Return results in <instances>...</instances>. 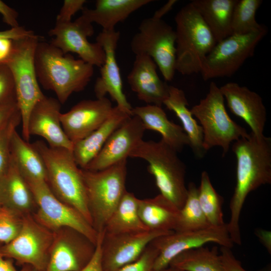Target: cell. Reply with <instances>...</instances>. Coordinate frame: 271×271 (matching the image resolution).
<instances>
[{
  "label": "cell",
  "instance_id": "cell-21",
  "mask_svg": "<svg viewBox=\"0 0 271 271\" xmlns=\"http://www.w3.org/2000/svg\"><path fill=\"white\" fill-rule=\"evenodd\" d=\"M220 89L230 111L242 118L257 137L263 136L266 111L262 98L256 92L236 82L226 83Z\"/></svg>",
  "mask_w": 271,
  "mask_h": 271
},
{
  "label": "cell",
  "instance_id": "cell-35",
  "mask_svg": "<svg viewBox=\"0 0 271 271\" xmlns=\"http://www.w3.org/2000/svg\"><path fill=\"white\" fill-rule=\"evenodd\" d=\"M262 3L261 0H238L232 15V35H245L258 32L265 27L257 23L256 12Z\"/></svg>",
  "mask_w": 271,
  "mask_h": 271
},
{
  "label": "cell",
  "instance_id": "cell-26",
  "mask_svg": "<svg viewBox=\"0 0 271 271\" xmlns=\"http://www.w3.org/2000/svg\"><path fill=\"white\" fill-rule=\"evenodd\" d=\"M151 0H97L95 8L85 9L81 16L92 24L95 23L102 28L103 31L115 30V26L125 21L130 15Z\"/></svg>",
  "mask_w": 271,
  "mask_h": 271
},
{
  "label": "cell",
  "instance_id": "cell-32",
  "mask_svg": "<svg viewBox=\"0 0 271 271\" xmlns=\"http://www.w3.org/2000/svg\"><path fill=\"white\" fill-rule=\"evenodd\" d=\"M169 266L183 271H224L216 246L211 249L201 246L183 252Z\"/></svg>",
  "mask_w": 271,
  "mask_h": 271
},
{
  "label": "cell",
  "instance_id": "cell-6",
  "mask_svg": "<svg viewBox=\"0 0 271 271\" xmlns=\"http://www.w3.org/2000/svg\"><path fill=\"white\" fill-rule=\"evenodd\" d=\"M40 38L34 34L13 40L8 57L1 63L10 70L15 82L17 103L21 113L22 137L29 142L28 121L35 105L45 96L37 79L35 54Z\"/></svg>",
  "mask_w": 271,
  "mask_h": 271
},
{
  "label": "cell",
  "instance_id": "cell-23",
  "mask_svg": "<svg viewBox=\"0 0 271 271\" xmlns=\"http://www.w3.org/2000/svg\"><path fill=\"white\" fill-rule=\"evenodd\" d=\"M0 205L22 217L33 214L36 209L29 185L12 157L9 168L0 180Z\"/></svg>",
  "mask_w": 271,
  "mask_h": 271
},
{
  "label": "cell",
  "instance_id": "cell-19",
  "mask_svg": "<svg viewBox=\"0 0 271 271\" xmlns=\"http://www.w3.org/2000/svg\"><path fill=\"white\" fill-rule=\"evenodd\" d=\"M113 106L106 97L83 100L60 114L62 127L73 145L99 127L110 114Z\"/></svg>",
  "mask_w": 271,
  "mask_h": 271
},
{
  "label": "cell",
  "instance_id": "cell-7",
  "mask_svg": "<svg viewBox=\"0 0 271 271\" xmlns=\"http://www.w3.org/2000/svg\"><path fill=\"white\" fill-rule=\"evenodd\" d=\"M81 172L92 225L102 233L126 191L127 159L101 170Z\"/></svg>",
  "mask_w": 271,
  "mask_h": 271
},
{
  "label": "cell",
  "instance_id": "cell-18",
  "mask_svg": "<svg viewBox=\"0 0 271 271\" xmlns=\"http://www.w3.org/2000/svg\"><path fill=\"white\" fill-rule=\"evenodd\" d=\"M145 130L137 116H129L113 132L97 155L83 169L99 171L127 159L143 140Z\"/></svg>",
  "mask_w": 271,
  "mask_h": 271
},
{
  "label": "cell",
  "instance_id": "cell-28",
  "mask_svg": "<svg viewBox=\"0 0 271 271\" xmlns=\"http://www.w3.org/2000/svg\"><path fill=\"white\" fill-rule=\"evenodd\" d=\"M163 104L174 112L181 121L194 155L199 158H203L206 153L203 146V130L188 108V102L184 92L176 87L169 86V95Z\"/></svg>",
  "mask_w": 271,
  "mask_h": 271
},
{
  "label": "cell",
  "instance_id": "cell-30",
  "mask_svg": "<svg viewBox=\"0 0 271 271\" xmlns=\"http://www.w3.org/2000/svg\"><path fill=\"white\" fill-rule=\"evenodd\" d=\"M11 157L27 181H46L44 161L32 144L26 141L15 130L11 141Z\"/></svg>",
  "mask_w": 271,
  "mask_h": 271
},
{
  "label": "cell",
  "instance_id": "cell-8",
  "mask_svg": "<svg viewBox=\"0 0 271 271\" xmlns=\"http://www.w3.org/2000/svg\"><path fill=\"white\" fill-rule=\"evenodd\" d=\"M190 110L201 124L203 146L206 152L218 146L222 149L224 157L231 143L249 134L244 128L230 117L220 87L214 82L210 83L206 96Z\"/></svg>",
  "mask_w": 271,
  "mask_h": 271
},
{
  "label": "cell",
  "instance_id": "cell-51",
  "mask_svg": "<svg viewBox=\"0 0 271 271\" xmlns=\"http://www.w3.org/2000/svg\"><path fill=\"white\" fill-rule=\"evenodd\" d=\"M31 271H43V270H37V269L33 268Z\"/></svg>",
  "mask_w": 271,
  "mask_h": 271
},
{
  "label": "cell",
  "instance_id": "cell-9",
  "mask_svg": "<svg viewBox=\"0 0 271 271\" xmlns=\"http://www.w3.org/2000/svg\"><path fill=\"white\" fill-rule=\"evenodd\" d=\"M135 54H144L155 62L167 81L173 80L176 71V33L162 19H144L130 44Z\"/></svg>",
  "mask_w": 271,
  "mask_h": 271
},
{
  "label": "cell",
  "instance_id": "cell-38",
  "mask_svg": "<svg viewBox=\"0 0 271 271\" xmlns=\"http://www.w3.org/2000/svg\"><path fill=\"white\" fill-rule=\"evenodd\" d=\"M158 254V249L151 242L138 259L122 267L118 271H155L154 264Z\"/></svg>",
  "mask_w": 271,
  "mask_h": 271
},
{
  "label": "cell",
  "instance_id": "cell-29",
  "mask_svg": "<svg viewBox=\"0 0 271 271\" xmlns=\"http://www.w3.org/2000/svg\"><path fill=\"white\" fill-rule=\"evenodd\" d=\"M237 1L193 0L190 3L199 13L217 43L232 35V15Z\"/></svg>",
  "mask_w": 271,
  "mask_h": 271
},
{
  "label": "cell",
  "instance_id": "cell-40",
  "mask_svg": "<svg viewBox=\"0 0 271 271\" xmlns=\"http://www.w3.org/2000/svg\"><path fill=\"white\" fill-rule=\"evenodd\" d=\"M85 0H65L57 16L56 22L71 21V18L77 12L84 9Z\"/></svg>",
  "mask_w": 271,
  "mask_h": 271
},
{
  "label": "cell",
  "instance_id": "cell-31",
  "mask_svg": "<svg viewBox=\"0 0 271 271\" xmlns=\"http://www.w3.org/2000/svg\"><path fill=\"white\" fill-rule=\"evenodd\" d=\"M138 201L139 198L132 193L126 191L106 224L103 233L115 234L149 230L139 216Z\"/></svg>",
  "mask_w": 271,
  "mask_h": 271
},
{
  "label": "cell",
  "instance_id": "cell-17",
  "mask_svg": "<svg viewBox=\"0 0 271 271\" xmlns=\"http://www.w3.org/2000/svg\"><path fill=\"white\" fill-rule=\"evenodd\" d=\"M120 32L102 31L96 38L105 53V61L100 67V75L96 79L94 92L96 98L108 94L116 103V106L132 115V106L123 91L120 69L116 58V49Z\"/></svg>",
  "mask_w": 271,
  "mask_h": 271
},
{
  "label": "cell",
  "instance_id": "cell-16",
  "mask_svg": "<svg viewBox=\"0 0 271 271\" xmlns=\"http://www.w3.org/2000/svg\"><path fill=\"white\" fill-rule=\"evenodd\" d=\"M173 231L147 230L142 232L106 234L101 242V264L103 271H118L138 259L155 238Z\"/></svg>",
  "mask_w": 271,
  "mask_h": 271
},
{
  "label": "cell",
  "instance_id": "cell-13",
  "mask_svg": "<svg viewBox=\"0 0 271 271\" xmlns=\"http://www.w3.org/2000/svg\"><path fill=\"white\" fill-rule=\"evenodd\" d=\"M209 242L229 248L233 246L227 224L195 231H173L155 238L152 243L158 249L159 254L155 262V270L160 271L169 266L171 261L181 253Z\"/></svg>",
  "mask_w": 271,
  "mask_h": 271
},
{
  "label": "cell",
  "instance_id": "cell-27",
  "mask_svg": "<svg viewBox=\"0 0 271 271\" xmlns=\"http://www.w3.org/2000/svg\"><path fill=\"white\" fill-rule=\"evenodd\" d=\"M179 211L175 205L160 194L151 198L139 199V215L149 230L174 231Z\"/></svg>",
  "mask_w": 271,
  "mask_h": 271
},
{
  "label": "cell",
  "instance_id": "cell-15",
  "mask_svg": "<svg viewBox=\"0 0 271 271\" xmlns=\"http://www.w3.org/2000/svg\"><path fill=\"white\" fill-rule=\"evenodd\" d=\"M93 33L92 24L81 15L73 22H56L48 35L53 37L50 43L64 53H75L86 63L101 67L105 61V53L99 44L88 40Z\"/></svg>",
  "mask_w": 271,
  "mask_h": 271
},
{
  "label": "cell",
  "instance_id": "cell-25",
  "mask_svg": "<svg viewBox=\"0 0 271 271\" xmlns=\"http://www.w3.org/2000/svg\"><path fill=\"white\" fill-rule=\"evenodd\" d=\"M130 116L116 105L113 106L109 116L99 127L74 144L72 153L79 168L86 167L99 153L113 132Z\"/></svg>",
  "mask_w": 271,
  "mask_h": 271
},
{
  "label": "cell",
  "instance_id": "cell-36",
  "mask_svg": "<svg viewBox=\"0 0 271 271\" xmlns=\"http://www.w3.org/2000/svg\"><path fill=\"white\" fill-rule=\"evenodd\" d=\"M21 121V115L19 109L0 129V180L9 168L11 160L12 136Z\"/></svg>",
  "mask_w": 271,
  "mask_h": 271
},
{
  "label": "cell",
  "instance_id": "cell-41",
  "mask_svg": "<svg viewBox=\"0 0 271 271\" xmlns=\"http://www.w3.org/2000/svg\"><path fill=\"white\" fill-rule=\"evenodd\" d=\"M220 255L224 271H247L235 258L231 248L221 246Z\"/></svg>",
  "mask_w": 271,
  "mask_h": 271
},
{
  "label": "cell",
  "instance_id": "cell-22",
  "mask_svg": "<svg viewBox=\"0 0 271 271\" xmlns=\"http://www.w3.org/2000/svg\"><path fill=\"white\" fill-rule=\"evenodd\" d=\"M157 66L146 55H136L133 66L127 77V82L138 98L147 104L162 107L169 95L168 85L159 77Z\"/></svg>",
  "mask_w": 271,
  "mask_h": 271
},
{
  "label": "cell",
  "instance_id": "cell-46",
  "mask_svg": "<svg viewBox=\"0 0 271 271\" xmlns=\"http://www.w3.org/2000/svg\"><path fill=\"white\" fill-rule=\"evenodd\" d=\"M0 243V271H31L33 268L30 265H23L20 269H18L14 265L13 260L5 257L1 251L2 245Z\"/></svg>",
  "mask_w": 271,
  "mask_h": 271
},
{
  "label": "cell",
  "instance_id": "cell-20",
  "mask_svg": "<svg viewBox=\"0 0 271 271\" xmlns=\"http://www.w3.org/2000/svg\"><path fill=\"white\" fill-rule=\"evenodd\" d=\"M61 104L57 98L45 96L32 108L28 121V133L44 139L51 148L72 150L73 143L62 127Z\"/></svg>",
  "mask_w": 271,
  "mask_h": 271
},
{
  "label": "cell",
  "instance_id": "cell-10",
  "mask_svg": "<svg viewBox=\"0 0 271 271\" xmlns=\"http://www.w3.org/2000/svg\"><path fill=\"white\" fill-rule=\"evenodd\" d=\"M27 182L36 203L32 215L39 223L52 232L63 227L72 228L96 244L98 233L93 226L78 211L57 198L46 181Z\"/></svg>",
  "mask_w": 271,
  "mask_h": 271
},
{
  "label": "cell",
  "instance_id": "cell-3",
  "mask_svg": "<svg viewBox=\"0 0 271 271\" xmlns=\"http://www.w3.org/2000/svg\"><path fill=\"white\" fill-rule=\"evenodd\" d=\"M32 145L44 161L47 183L52 193L78 211L92 225L81 169L76 164L72 151L51 148L42 141Z\"/></svg>",
  "mask_w": 271,
  "mask_h": 271
},
{
  "label": "cell",
  "instance_id": "cell-50",
  "mask_svg": "<svg viewBox=\"0 0 271 271\" xmlns=\"http://www.w3.org/2000/svg\"><path fill=\"white\" fill-rule=\"evenodd\" d=\"M160 271H183L180 269H179L177 268L172 267V266H168V267L163 269L162 270H161Z\"/></svg>",
  "mask_w": 271,
  "mask_h": 271
},
{
  "label": "cell",
  "instance_id": "cell-37",
  "mask_svg": "<svg viewBox=\"0 0 271 271\" xmlns=\"http://www.w3.org/2000/svg\"><path fill=\"white\" fill-rule=\"evenodd\" d=\"M23 218L0 205V243H8L19 233Z\"/></svg>",
  "mask_w": 271,
  "mask_h": 271
},
{
  "label": "cell",
  "instance_id": "cell-5",
  "mask_svg": "<svg viewBox=\"0 0 271 271\" xmlns=\"http://www.w3.org/2000/svg\"><path fill=\"white\" fill-rule=\"evenodd\" d=\"M176 71L181 74L200 72L205 57L217 42L201 16L191 3L175 17Z\"/></svg>",
  "mask_w": 271,
  "mask_h": 271
},
{
  "label": "cell",
  "instance_id": "cell-14",
  "mask_svg": "<svg viewBox=\"0 0 271 271\" xmlns=\"http://www.w3.org/2000/svg\"><path fill=\"white\" fill-rule=\"evenodd\" d=\"M53 232L45 271H80L84 268L92 259L96 244L71 228Z\"/></svg>",
  "mask_w": 271,
  "mask_h": 271
},
{
  "label": "cell",
  "instance_id": "cell-4",
  "mask_svg": "<svg viewBox=\"0 0 271 271\" xmlns=\"http://www.w3.org/2000/svg\"><path fill=\"white\" fill-rule=\"evenodd\" d=\"M177 153L162 140H143L129 157L141 159L148 163V171L154 177L160 194L180 210L187 196L186 167Z\"/></svg>",
  "mask_w": 271,
  "mask_h": 271
},
{
  "label": "cell",
  "instance_id": "cell-47",
  "mask_svg": "<svg viewBox=\"0 0 271 271\" xmlns=\"http://www.w3.org/2000/svg\"><path fill=\"white\" fill-rule=\"evenodd\" d=\"M13 41L10 39L0 38V63L8 56L12 47Z\"/></svg>",
  "mask_w": 271,
  "mask_h": 271
},
{
  "label": "cell",
  "instance_id": "cell-12",
  "mask_svg": "<svg viewBox=\"0 0 271 271\" xmlns=\"http://www.w3.org/2000/svg\"><path fill=\"white\" fill-rule=\"evenodd\" d=\"M53 232L43 227L32 214L23 218L22 228L17 236L2 245L1 251L6 258L15 260L20 265L45 271Z\"/></svg>",
  "mask_w": 271,
  "mask_h": 271
},
{
  "label": "cell",
  "instance_id": "cell-42",
  "mask_svg": "<svg viewBox=\"0 0 271 271\" xmlns=\"http://www.w3.org/2000/svg\"><path fill=\"white\" fill-rule=\"evenodd\" d=\"M0 14L2 15L4 22L10 26L11 28L20 26L18 21V12L1 0Z\"/></svg>",
  "mask_w": 271,
  "mask_h": 271
},
{
  "label": "cell",
  "instance_id": "cell-39",
  "mask_svg": "<svg viewBox=\"0 0 271 271\" xmlns=\"http://www.w3.org/2000/svg\"><path fill=\"white\" fill-rule=\"evenodd\" d=\"M17 101L14 80L8 67L0 64V104Z\"/></svg>",
  "mask_w": 271,
  "mask_h": 271
},
{
  "label": "cell",
  "instance_id": "cell-34",
  "mask_svg": "<svg viewBox=\"0 0 271 271\" xmlns=\"http://www.w3.org/2000/svg\"><path fill=\"white\" fill-rule=\"evenodd\" d=\"M198 188L199 204L210 225L214 227L224 225L222 212L223 199L213 187L205 171L201 173L200 184Z\"/></svg>",
  "mask_w": 271,
  "mask_h": 271
},
{
  "label": "cell",
  "instance_id": "cell-45",
  "mask_svg": "<svg viewBox=\"0 0 271 271\" xmlns=\"http://www.w3.org/2000/svg\"><path fill=\"white\" fill-rule=\"evenodd\" d=\"M19 109L17 101L0 104V129Z\"/></svg>",
  "mask_w": 271,
  "mask_h": 271
},
{
  "label": "cell",
  "instance_id": "cell-2",
  "mask_svg": "<svg viewBox=\"0 0 271 271\" xmlns=\"http://www.w3.org/2000/svg\"><path fill=\"white\" fill-rule=\"evenodd\" d=\"M35 66L39 83L54 92L61 104L73 93L83 90L94 73L91 65L43 41L36 47Z\"/></svg>",
  "mask_w": 271,
  "mask_h": 271
},
{
  "label": "cell",
  "instance_id": "cell-24",
  "mask_svg": "<svg viewBox=\"0 0 271 271\" xmlns=\"http://www.w3.org/2000/svg\"><path fill=\"white\" fill-rule=\"evenodd\" d=\"M131 113L141 120L146 130L159 132L161 140L178 153L185 146H189L182 127L170 120L162 107L152 104L136 106L132 107Z\"/></svg>",
  "mask_w": 271,
  "mask_h": 271
},
{
  "label": "cell",
  "instance_id": "cell-43",
  "mask_svg": "<svg viewBox=\"0 0 271 271\" xmlns=\"http://www.w3.org/2000/svg\"><path fill=\"white\" fill-rule=\"evenodd\" d=\"M103 232L98 233L95 253L88 264L80 271H103L101 264V242Z\"/></svg>",
  "mask_w": 271,
  "mask_h": 271
},
{
  "label": "cell",
  "instance_id": "cell-33",
  "mask_svg": "<svg viewBox=\"0 0 271 271\" xmlns=\"http://www.w3.org/2000/svg\"><path fill=\"white\" fill-rule=\"evenodd\" d=\"M210 226L199 204L198 188L194 182L187 186V196L183 207L180 210L174 231H195Z\"/></svg>",
  "mask_w": 271,
  "mask_h": 271
},
{
  "label": "cell",
  "instance_id": "cell-44",
  "mask_svg": "<svg viewBox=\"0 0 271 271\" xmlns=\"http://www.w3.org/2000/svg\"><path fill=\"white\" fill-rule=\"evenodd\" d=\"M35 33L30 30L19 26L16 28H12L9 30L0 31V38H5L12 40H16L29 36H32Z\"/></svg>",
  "mask_w": 271,
  "mask_h": 271
},
{
  "label": "cell",
  "instance_id": "cell-1",
  "mask_svg": "<svg viewBox=\"0 0 271 271\" xmlns=\"http://www.w3.org/2000/svg\"><path fill=\"white\" fill-rule=\"evenodd\" d=\"M236 158V185L230 200V219L227 230L233 243L241 244L239 225L241 210L248 195L260 186L271 183V139L251 132L234 141Z\"/></svg>",
  "mask_w": 271,
  "mask_h": 271
},
{
  "label": "cell",
  "instance_id": "cell-11",
  "mask_svg": "<svg viewBox=\"0 0 271 271\" xmlns=\"http://www.w3.org/2000/svg\"><path fill=\"white\" fill-rule=\"evenodd\" d=\"M266 27L245 35H231L217 42L203 62L200 72L204 80L230 77L252 56L259 42L266 35Z\"/></svg>",
  "mask_w": 271,
  "mask_h": 271
},
{
  "label": "cell",
  "instance_id": "cell-49",
  "mask_svg": "<svg viewBox=\"0 0 271 271\" xmlns=\"http://www.w3.org/2000/svg\"><path fill=\"white\" fill-rule=\"evenodd\" d=\"M177 2L176 0H170L159 10H157L153 17L162 19V18L168 13L173 8L174 5Z\"/></svg>",
  "mask_w": 271,
  "mask_h": 271
},
{
  "label": "cell",
  "instance_id": "cell-48",
  "mask_svg": "<svg viewBox=\"0 0 271 271\" xmlns=\"http://www.w3.org/2000/svg\"><path fill=\"white\" fill-rule=\"evenodd\" d=\"M255 233L261 242L270 253V232L263 229H257Z\"/></svg>",
  "mask_w": 271,
  "mask_h": 271
}]
</instances>
